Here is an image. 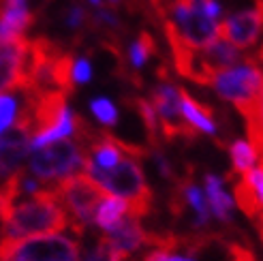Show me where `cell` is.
Listing matches in <instances>:
<instances>
[{
	"mask_svg": "<svg viewBox=\"0 0 263 261\" xmlns=\"http://www.w3.org/2000/svg\"><path fill=\"white\" fill-rule=\"evenodd\" d=\"M208 86L238 107L246 118L248 141L261 150V67L259 56L253 54L235 67L222 69L210 77Z\"/></svg>",
	"mask_w": 263,
	"mask_h": 261,
	"instance_id": "cell-1",
	"label": "cell"
},
{
	"mask_svg": "<svg viewBox=\"0 0 263 261\" xmlns=\"http://www.w3.org/2000/svg\"><path fill=\"white\" fill-rule=\"evenodd\" d=\"M222 7L218 0H174L165 30L172 45L199 51L218 39Z\"/></svg>",
	"mask_w": 263,
	"mask_h": 261,
	"instance_id": "cell-2",
	"label": "cell"
},
{
	"mask_svg": "<svg viewBox=\"0 0 263 261\" xmlns=\"http://www.w3.org/2000/svg\"><path fill=\"white\" fill-rule=\"evenodd\" d=\"M69 227V216L64 212L51 187H43L11 208L9 216L3 220L0 240H17L43 233H60Z\"/></svg>",
	"mask_w": 263,
	"mask_h": 261,
	"instance_id": "cell-3",
	"label": "cell"
},
{
	"mask_svg": "<svg viewBox=\"0 0 263 261\" xmlns=\"http://www.w3.org/2000/svg\"><path fill=\"white\" fill-rule=\"evenodd\" d=\"M82 172L95 182V184L107 195H114L118 199H124L128 203L130 216H146L152 210V189L148 187L143 169L137 159L133 156H122L114 167L109 169H95L84 167Z\"/></svg>",
	"mask_w": 263,
	"mask_h": 261,
	"instance_id": "cell-4",
	"label": "cell"
},
{
	"mask_svg": "<svg viewBox=\"0 0 263 261\" xmlns=\"http://www.w3.org/2000/svg\"><path fill=\"white\" fill-rule=\"evenodd\" d=\"M0 261H80V242L64 233L0 240Z\"/></svg>",
	"mask_w": 263,
	"mask_h": 261,
	"instance_id": "cell-5",
	"label": "cell"
},
{
	"mask_svg": "<svg viewBox=\"0 0 263 261\" xmlns=\"http://www.w3.org/2000/svg\"><path fill=\"white\" fill-rule=\"evenodd\" d=\"M51 189H54L58 201L62 203L64 212L69 216L71 229L77 236H82L92 225V216H95V210L105 193L84 172L58 180Z\"/></svg>",
	"mask_w": 263,
	"mask_h": 261,
	"instance_id": "cell-6",
	"label": "cell"
},
{
	"mask_svg": "<svg viewBox=\"0 0 263 261\" xmlns=\"http://www.w3.org/2000/svg\"><path fill=\"white\" fill-rule=\"evenodd\" d=\"M82 165L84 154L80 146L71 139H60L30 150L28 174L34 176L41 184H45V182H58L73 174H80Z\"/></svg>",
	"mask_w": 263,
	"mask_h": 261,
	"instance_id": "cell-7",
	"label": "cell"
},
{
	"mask_svg": "<svg viewBox=\"0 0 263 261\" xmlns=\"http://www.w3.org/2000/svg\"><path fill=\"white\" fill-rule=\"evenodd\" d=\"M152 107L156 111V118H159V128L165 139H178V137H184V139H195L199 133L184 122L182 118V111H180V88L169 84V82H163L161 86L154 88L152 92Z\"/></svg>",
	"mask_w": 263,
	"mask_h": 261,
	"instance_id": "cell-8",
	"label": "cell"
},
{
	"mask_svg": "<svg viewBox=\"0 0 263 261\" xmlns=\"http://www.w3.org/2000/svg\"><path fill=\"white\" fill-rule=\"evenodd\" d=\"M261 34V3L231 13L229 17L218 22V36L225 39L238 49H251L257 45Z\"/></svg>",
	"mask_w": 263,
	"mask_h": 261,
	"instance_id": "cell-9",
	"label": "cell"
},
{
	"mask_svg": "<svg viewBox=\"0 0 263 261\" xmlns=\"http://www.w3.org/2000/svg\"><path fill=\"white\" fill-rule=\"evenodd\" d=\"M28 39L0 41V95L9 90H22L26 58H28Z\"/></svg>",
	"mask_w": 263,
	"mask_h": 261,
	"instance_id": "cell-10",
	"label": "cell"
},
{
	"mask_svg": "<svg viewBox=\"0 0 263 261\" xmlns=\"http://www.w3.org/2000/svg\"><path fill=\"white\" fill-rule=\"evenodd\" d=\"M30 130L13 124L0 135V178L22 169L26 156L30 154Z\"/></svg>",
	"mask_w": 263,
	"mask_h": 261,
	"instance_id": "cell-11",
	"label": "cell"
},
{
	"mask_svg": "<svg viewBox=\"0 0 263 261\" xmlns=\"http://www.w3.org/2000/svg\"><path fill=\"white\" fill-rule=\"evenodd\" d=\"M233 195L235 203L240 206V210L253 218L257 225H261V203H263V172L261 163L251 167L248 172L240 174V178L233 184Z\"/></svg>",
	"mask_w": 263,
	"mask_h": 261,
	"instance_id": "cell-12",
	"label": "cell"
},
{
	"mask_svg": "<svg viewBox=\"0 0 263 261\" xmlns=\"http://www.w3.org/2000/svg\"><path fill=\"white\" fill-rule=\"evenodd\" d=\"M103 238L107 240L116 251H120L124 257H128V253H133V251H139L141 246L150 244V233L143 229L139 218L130 216V214H126L109 233H103Z\"/></svg>",
	"mask_w": 263,
	"mask_h": 261,
	"instance_id": "cell-13",
	"label": "cell"
},
{
	"mask_svg": "<svg viewBox=\"0 0 263 261\" xmlns=\"http://www.w3.org/2000/svg\"><path fill=\"white\" fill-rule=\"evenodd\" d=\"M32 13L28 9V0H3L0 5V41L22 39L30 28Z\"/></svg>",
	"mask_w": 263,
	"mask_h": 261,
	"instance_id": "cell-14",
	"label": "cell"
},
{
	"mask_svg": "<svg viewBox=\"0 0 263 261\" xmlns=\"http://www.w3.org/2000/svg\"><path fill=\"white\" fill-rule=\"evenodd\" d=\"M180 111H182L184 122H186L195 133H205V135L216 137V122H214L212 109L201 105L199 101H195L186 90H182V88H180Z\"/></svg>",
	"mask_w": 263,
	"mask_h": 261,
	"instance_id": "cell-15",
	"label": "cell"
},
{
	"mask_svg": "<svg viewBox=\"0 0 263 261\" xmlns=\"http://www.w3.org/2000/svg\"><path fill=\"white\" fill-rule=\"evenodd\" d=\"M203 187H205V201L210 208V214H214L222 223H231V212H233V199L231 195L225 191L222 178L208 174L203 178Z\"/></svg>",
	"mask_w": 263,
	"mask_h": 261,
	"instance_id": "cell-16",
	"label": "cell"
},
{
	"mask_svg": "<svg viewBox=\"0 0 263 261\" xmlns=\"http://www.w3.org/2000/svg\"><path fill=\"white\" fill-rule=\"evenodd\" d=\"M126 214H128V203L124 199H118L114 195L105 193L95 210V216H92V225H97L103 233H109Z\"/></svg>",
	"mask_w": 263,
	"mask_h": 261,
	"instance_id": "cell-17",
	"label": "cell"
},
{
	"mask_svg": "<svg viewBox=\"0 0 263 261\" xmlns=\"http://www.w3.org/2000/svg\"><path fill=\"white\" fill-rule=\"evenodd\" d=\"M229 156H231V174L227 178H233V176H240V174L248 172L251 167L259 165L261 150L255 148L248 139H235L229 146Z\"/></svg>",
	"mask_w": 263,
	"mask_h": 261,
	"instance_id": "cell-18",
	"label": "cell"
},
{
	"mask_svg": "<svg viewBox=\"0 0 263 261\" xmlns=\"http://www.w3.org/2000/svg\"><path fill=\"white\" fill-rule=\"evenodd\" d=\"M20 195H22V191H20V169H17V172L11 174L5 184L0 187V223L9 216L11 208L15 206V199Z\"/></svg>",
	"mask_w": 263,
	"mask_h": 261,
	"instance_id": "cell-19",
	"label": "cell"
},
{
	"mask_svg": "<svg viewBox=\"0 0 263 261\" xmlns=\"http://www.w3.org/2000/svg\"><path fill=\"white\" fill-rule=\"evenodd\" d=\"M154 51H156V43H154V39H152L148 32L139 34V39H137V41H135L133 45H130V49H128L130 64H133L135 69H141L143 64H146V62L152 58Z\"/></svg>",
	"mask_w": 263,
	"mask_h": 261,
	"instance_id": "cell-20",
	"label": "cell"
},
{
	"mask_svg": "<svg viewBox=\"0 0 263 261\" xmlns=\"http://www.w3.org/2000/svg\"><path fill=\"white\" fill-rule=\"evenodd\" d=\"M135 107L141 116L143 124H146V130H148V137H150V143L152 146H156V137H159V118H156V111L152 107V103L146 101V99H137L135 101Z\"/></svg>",
	"mask_w": 263,
	"mask_h": 261,
	"instance_id": "cell-21",
	"label": "cell"
},
{
	"mask_svg": "<svg viewBox=\"0 0 263 261\" xmlns=\"http://www.w3.org/2000/svg\"><path fill=\"white\" fill-rule=\"evenodd\" d=\"M124 259H126V257H124L120 251H116L114 246L101 236V238L97 240V244L86 253V257H84L82 261H124Z\"/></svg>",
	"mask_w": 263,
	"mask_h": 261,
	"instance_id": "cell-22",
	"label": "cell"
},
{
	"mask_svg": "<svg viewBox=\"0 0 263 261\" xmlns=\"http://www.w3.org/2000/svg\"><path fill=\"white\" fill-rule=\"evenodd\" d=\"M90 111L103 126H116L118 124V109L109 99H95L90 103Z\"/></svg>",
	"mask_w": 263,
	"mask_h": 261,
	"instance_id": "cell-23",
	"label": "cell"
},
{
	"mask_svg": "<svg viewBox=\"0 0 263 261\" xmlns=\"http://www.w3.org/2000/svg\"><path fill=\"white\" fill-rule=\"evenodd\" d=\"M17 114V99L13 95H0V135L15 124Z\"/></svg>",
	"mask_w": 263,
	"mask_h": 261,
	"instance_id": "cell-24",
	"label": "cell"
},
{
	"mask_svg": "<svg viewBox=\"0 0 263 261\" xmlns=\"http://www.w3.org/2000/svg\"><path fill=\"white\" fill-rule=\"evenodd\" d=\"M90 77H92V67H90V62L86 58H77L73 60L71 64V84L77 86V84H86L90 82Z\"/></svg>",
	"mask_w": 263,
	"mask_h": 261,
	"instance_id": "cell-25",
	"label": "cell"
},
{
	"mask_svg": "<svg viewBox=\"0 0 263 261\" xmlns=\"http://www.w3.org/2000/svg\"><path fill=\"white\" fill-rule=\"evenodd\" d=\"M84 9L82 7H73V11L69 13V26H73V28H77L82 22H84Z\"/></svg>",
	"mask_w": 263,
	"mask_h": 261,
	"instance_id": "cell-26",
	"label": "cell"
},
{
	"mask_svg": "<svg viewBox=\"0 0 263 261\" xmlns=\"http://www.w3.org/2000/svg\"><path fill=\"white\" fill-rule=\"evenodd\" d=\"M156 163H159V169H161V174L165 176V178H169L172 180L174 178V172H172V167L167 165V161H165V156H161V154H156Z\"/></svg>",
	"mask_w": 263,
	"mask_h": 261,
	"instance_id": "cell-27",
	"label": "cell"
},
{
	"mask_svg": "<svg viewBox=\"0 0 263 261\" xmlns=\"http://www.w3.org/2000/svg\"><path fill=\"white\" fill-rule=\"evenodd\" d=\"M90 3L95 5V7H101V0H90Z\"/></svg>",
	"mask_w": 263,
	"mask_h": 261,
	"instance_id": "cell-28",
	"label": "cell"
},
{
	"mask_svg": "<svg viewBox=\"0 0 263 261\" xmlns=\"http://www.w3.org/2000/svg\"><path fill=\"white\" fill-rule=\"evenodd\" d=\"M111 3H116V0H111Z\"/></svg>",
	"mask_w": 263,
	"mask_h": 261,
	"instance_id": "cell-29",
	"label": "cell"
}]
</instances>
